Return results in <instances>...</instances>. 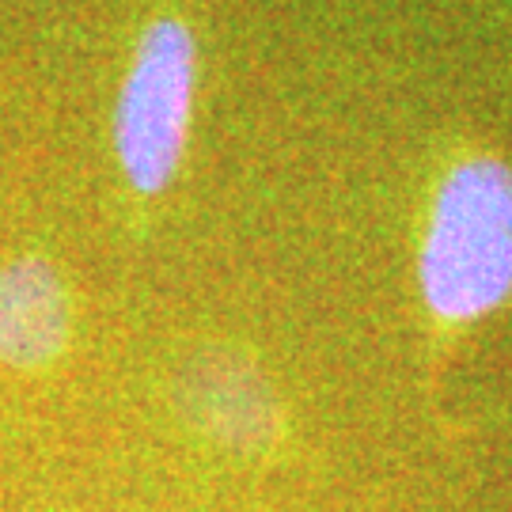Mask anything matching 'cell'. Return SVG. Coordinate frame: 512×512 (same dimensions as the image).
I'll return each instance as SVG.
<instances>
[{
  "instance_id": "cell-1",
  "label": "cell",
  "mask_w": 512,
  "mask_h": 512,
  "mask_svg": "<svg viewBox=\"0 0 512 512\" xmlns=\"http://www.w3.org/2000/svg\"><path fill=\"white\" fill-rule=\"evenodd\" d=\"M421 289L444 319H475L512 289V167L459 164L437 194L421 247Z\"/></svg>"
},
{
  "instance_id": "cell-2",
  "label": "cell",
  "mask_w": 512,
  "mask_h": 512,
  "mask_svg": "<svg viewBox=\"0 0 512 512\" xmlns=\"http://www.w3.org/2000/svg\"><path fill=\"white\" fill-rule=\"evenodd\" d=\"M190 92H194V38L179 19H156L137 46L114 118L118 160L141 194L164 190L179 167Z\"/></svg>"
},
{
  "instance_id": "cell-3",
  "label": "cell",
  "mask_w": 512,
  "mask_h": 512,
  "mask_svg": "<svg viewBox=\"0 0 512 512\" xmlns=\"http://www.w3.org/2000/svg\"><path fill=\"white\" fill-rule=\"evenodd\" d=\"M69 338V296L50 262L19 258L0 270V361L46 365Z\"/></svg>"
},
{
  "instance_id": "cell-4",
  "label": "cell",
  "mask_w": 512,
  "mask_h": 512,
  "mask_svg": "<svg viewBox=\"0 0 512 512\" xmlns=\"http://www.w3.org/2000/svg\"><path fill=\"white\" fill-rule=\"evenodd\" d=\"M190 406L194 418L202 421L209 433L232 444H255L270 433V406L258 384L247 376V368L239 365H217L205 361L194 380H190Z\"/></svg>"
}]
</instances>
